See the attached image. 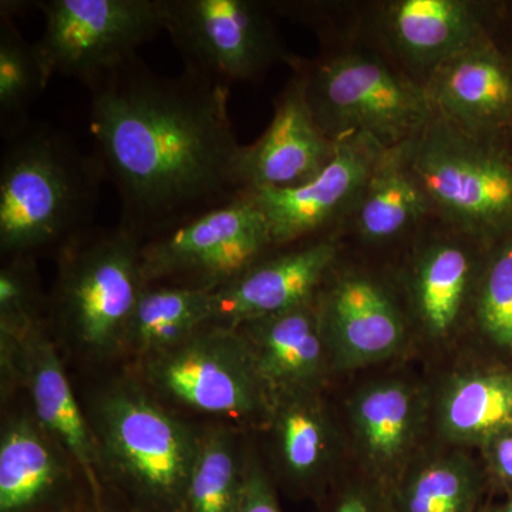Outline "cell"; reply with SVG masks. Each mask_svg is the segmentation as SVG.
I'll return each instance as SVG.
<instances>
[{
    "mask_svg": "<svg viewBox=\"0 0 512 512\" xmlns=\"http://www.w3.org/2000/svg\"><path fill=\"white\" fill-rule=\"evenodd\" d=\"M36 420H10L0 437V512H49L67 500L69 470ZM60 450V448H59Z\"/></svg>",
    "mask_w": 512,
    "mask_h": 512,
    "instance_id": "19",
    "label": "cell"
},
{
    "mask_svg": "<svg viewBox=\"0 0 512 512\" xmlns=\"http://www.w3.org/2000/svg\"><path fill=\"white\" fill-rule=\"evenodd\" d=\"M140 363L148 392L167 402L237 423H268L271 394L234 328L210 323Z\"/></svg>",
    "mask_w": 512,
    "mask_h": 512,
    "instance_id": "5",
    "label": "cell"
},
{
    "mask_svg": "<svg viewBox=\"0 0 512 512\" xmlns=\"http://www.w3.org/2000/svg\"><path fill=\"white\" fill-rule=\"evenodd\" d=\"M49 512H82V510H80V503H77L70 505V507L59 508V510Z\"/></svg>",
    "mask_w": 512,
    "mask_h": 512,
    "instance_id": "36",
    "label": "cell"
},
{
    "mask_svg": "<svg viewBox=\"0 0 512 512\" xmlns=\"http://www.w3.org/2000/svg\"><path fill=\"white\" fill-rule=\"evenodd\" d=\"M407 161L431 204L474 234L512 224V163L444 119L414 137Z\"/></svg>",
    "mask_w": 512,
    "mask_h": 512,
    "instance_id": "7",
    "label": "cell"
},
{
    "mask_svg": "<svg viewBox=\"0 0 512 512\" xmlns=\"http://www.w3.org/2000/svg\"><path fill=\"white\" fill-rule=\"evenodd\" d=\"M338 249L318 241L265 255L238 278L212 292V322L234 326L296 308L315 298Z\"/></svg>",
    "mask_w": 512,
    "mask_h": 512,
    "instance_id": "16",
    "label": "cell"
},
{
    "mask_svg": "<svg viewBox=\"0 0 512 512\" xmlns=\"http://www.w3.org/2000/svg\"><path fill=\"white\" fill-rule=\"evenodd\" d=\"M477 318L484 335L495 346L512 350V238L488 268Z\"/></svg>",
    "mask_w": 512,
    "mask_h": 512,
    "instance_id": "30",
    "label": "cell"
},
{
    "mask_svg": "<svg viewBox=\"0 0 512 512\" xmlns=\"http://www.w3.org/2000/svg\"><path fill=\"white\" fill-rule=\"evenodd\" d=\"M384 148L363 136L336 140L332 160L312 180L286 190L249 192L275 247L312 237L360 198Z\"/></svg>",
    "mask_w": 512,
    "mask_h": 512,
    "instance_id": "11",
    "label": "cell"
},
{
    "mask_svg": "<svg viewBox=\"0 0 512 512\" xmlns=\"http://www.w3.org/2000/svg\"><path fill=\"white\" fill-rule=\"evenodd\" d=\"M234 329L247 345L272 402L281 394L319 390L333 367L316 296Z\"/></svg>",
    "mask_w": 512,
    "mask_h": 512,
    "instance_id": "14",
    "label": "cell"
},
{
    "mask_svg": "<svg viewBox=\"0 0 512 512\" xmlns=\"http://www.w3.org/2000/svg\"><path fill=\"white\" fill-rule=\"evenodd\" d=\"M247 471L248 460L234 431L201 434L183 512H238Z\"/></svg>",
    "mask_w": 512,
    "mask_h": 512,
    "instance_id": "27",
    "label": "cell"
},
{
    "mask_svg": "<svg viewBox=\"0 0 512 512\" xmlns=\"http://www.w3.org/2000/svg\"><path fill=\"white\" fill-rule=\"evenodd\" d=\"M266 426L271 430L282 480L299 497L322 500L328 494L338 431L319 390L276 396Z\"/></svg>",
    "mask_w": 512,
    "mask_h": 512,
    "instance_id": "18",
    "label": "cell"
},
{
    "mask_svg": "<svg viewBox=\"0 0 512 512\" xmlns=\"http://www.w3.org/2000/svg\"><path fill=\"white\" fill-rule=\"evenodd\" d=\"M348 409L370 480L389 490L406 470L419 437L424 417L420 394L402 380H379L357 390Z\"/></svg>",
    "mask_w": 512,
    "mask_h": 512,
    "instance_id": "17",
    "label": "cell"
},
{
    "mask_svg": "<svg viewBox=\"0 0 512 512\" xmlns=\"http://www.w3.org/2000/svg\"><path fill=\"white\" fill-rule=\"evenodd\" d=\"M50 80L35 43L22 36L12 16L0 15V134L3 140L32 126L30 110Z\"/></svg>",
    "mask_w": 512,
    "mask_h": 512,
    "instance_id": "28",
    "label": "cell"
},
{
    "mask_svg": "<svg viewBox=\"0 0 512 512\" xmlns=\"http://www.w3.org/2000/svg\"><path fill=\"white\" fill-rule=\"evenodd\" d=\"M15 338L18 380L28 387L37 424L77 464L87 494L99 497L106 491L99 446L45 326L39 323Z\"/></svg>",
    "mask_w": 512,
    "mask_h": 512,
    "instance_id": "12",
    "label": "cell"
},
{
    "mask_svg": "<svg viewBox=\"0 0 512 512\" xmlns=\"http://www.w3.org/2000/svg\"><path fill=\"white\" fill-rule=\"evenodd\" d=\"M323 512H394L389 493L375 481H350L322 498Z\"/></svg>",
    "mask_w": 512,
    "mask_h": 512,
    "instance_id": "31",
    "label": "cell"
},
{
    "mask_svg": "<svg viewBox=\"0 0 512 512\" xmlns=\"http://www.w3.org/2000/svg\"><path fill=\"white\" fill-rule=\"evenodd\" d=\"M104 174L69 134L36 124L5 141L0 163V251L56 255L92 229Z\"/></svg>",
    "mask_w": 512,
    "mask_h": 512,
    "instance_id": "2",
    "label": "cell"
},
{
    "mask_svg": "<svg viewBox=\"0 0 512 512\" xmlns=\"http://www.w3.org/2000/svg\"><path fill=\"white\" fill-rule=\"evenodd\" d=\"M238 512H282L274 485L255 458H248L247 483Z\"/></svg>",
    "mask_w": 512,
    "mask_h": 512,
    "instance_id": "32",
    "label": "cell"
},
{
    "mask_svg": "<svg viewBox=\"0 0 512 512\" xmlns=\"http://www.w3.org/2000/svg\"><path fill=\"white\" fill-rule=\"evenodd\" d=\"M397 46L407 59L434 70L477 45V23L458 0H402L390 12Z\"/></svg>",
    "mask_w": 512,
    "mask_h": 512,
    "instance_id": "22",
    "label": "cell"
},
{
    "mask_svg": "<svg viewBox=\"0 0 512 512\" xmlns=\"http://www.w3.org/2000/svg\"><path fill=\"white\" fill-rule=\"evenodd\" d=\"M93 156L120 201L121 228L147 241L247 195L229 87L140 57L87 84Z\"/></svg>",
    "mask_w": 512,
    "mask_h": 512,
    "instance_id": "1",
    "label": "cell"
},
{
    "mask_svg": "<svg viewBox=\"0 0 512 512\" xmlns=\"http://www.w3.org/2000/svg\"><path fill=\"white\" fill-rule=\"evenodd\" d=\"M480 512H512V493L504 503L493 505V507H483Z\"/></svg>",
    "mask_w": 512,
    "mask_h": 512,
    "instance_id": "35",
    "label": "cell"
},
{
    "mask_svg": "<svg viewBox=\"0 0 512 512\" xmlns=\"http://www.w3.org/2000/svg\"><path fill=\"white\" fill-rule=\"evenodd\" d=\"M104 485L137 512H183L201 434L134 383H116L93 406Z\"/></svg>",
    "mask_w": 512,
    "mask_h": 512,
    "instance_id": "3",
    "label": "cell"
},
{
    "mask_svg": "<svg viewBox=\"0 0 512 512\" xmlns=\"http://www.w3.org/2000/svg\"><path fill=\"white\" fill-rule=\"evenodd\" d=\"M212 322V292L147 285L124 338L123 350L141 359L183 342Z\"/></svg>",
    "mask_w": 512,
    "mask_h": 512,
    "instance_id": "23",
    "label": "cell"
},
{
    "mask_svg": "<svg viewBox=\"0 0 512 512\" xmlns=\"http://www.w3.org/2000/svg\"><path fill=\"white\" fill-rule=\"evenodd\" d=\"M429 93L441 116L464 131L512 117V70L478 43L434 70Z\"/></svg>",
    "mask_w": 512,
    "mask_h": 512,
    "instance_id": "20",
    "label": "cell"
},
{
    "mask_svg": "<svg viewBox=\"0 0 512 512\" xmlns=\"http://www.w3.org/2000/svg\"><path fill=\"white\" fill-rule=\"evenodd\" d=\"M43 305L35 259L9 258L0 269V333L22 336L43 323Z\"/></svg>",
    "mask_w": 512,
    "mask_h": 512,
    "instance_id": "29",
    "label": "cell"
},
{
    "mask_svg": "<svg viewBox=\"0 0 512 512\" xmlns=\"http://www.w3.org/2000/svg\"><path fill=\"white\" fill-rule=\"evenodd\" d=\"M470 278V256L457 245H436L420 259L414 278V306L421 326L433 338H444L456 328Z\"/></svg>",
    "mask_w": 512,
    "mask_h": 512,
    "instance_id": "26",
    "label": "cell"
},
{
    "mask_svg": "<svg viewBox=\"0 0 512 512\" xmlns=\"http://www.w3.org/2000/svg\"><path fill=\"white\" fill-rule=\"evenodd\" d=\"M490 470L500 487H512V427L491 441L487 447Z\"/></svg>",
    "mask_w": 512,
    "mask_h": 512,
    "instance_id": "33",
    "label": "cell"
},
{
    "mask_svg": "<svg viewBox=\"0 0 512 512\" xmlns=\"http://www.w3.org/2000/svg\"><path fill=\"white\" fill-rule=\"evenodd\" d=\"M333 369H357L389 359L402 348V313L382 286L360 275L339 278L316 295Z\"/></svg>",
    "mask_w": 512,
    "mask_h": 512,
    "instance_id": "15",
    "label": "cell"
},
{
    "mask_svg": "<svg viewBox=\"0 0 512 512\" xmlns=\"http://www.w3.org/2000/svg\"><path fill=\"white\" fill-rule=\"evenodd\" d=\"M143 239L120 225L92 228L57 254L52 315L76 348L96 357L123 350L128 323L146 288Z\"/></svg>",
    "mask_w": 512,
    "mask_h": 512,
    "instance_id": "4",
    "label": "cell"
},
{
    "mask_svg": "<svg viewBox=\"0 0 512 512\" xmlns=\"http://www.w3.org/2000/svg\"><path fill=\"white\" fill-rule=\"evenodd\" d=\"M268 222L249 195L147 239L141 247L146 285L215 292L274 248Z\"/></svg>",
    "mask_w": 512,
    "mask_h": 512,
    "instance_id": "9",
    "label": "cell"
},
{
    "mask_svg": "<svg viewBox=\"0 0 512 512\" xmlns=\"http://www.w3.org/2000/svg\"><path fill=\"white\" fill-rule=\"evenodd\" d=\"M437 421L451 444L487 447L512 427V372L453 377L441 394Z\"/></svg>",
    "mask_w": 512,
    "mask_h": 512,
    "instance_id": "21",
    "label": "cell"
},
{
    "mask_svg": "<svg viewBox=\"0 0 512 512\" xmlns=\"http://www.w3.org/2000/svg\"><path fill=\"white\" fill-rule=\"evenodd\" d=\"M305 82L313 116L335 141L363 136L390 150L416 137L436 109L429 92L369 56L333 57Z\"/></svg>",
    "mask_w": 512,
    "mask_h": 512,
    "instance_id": "6",
    "label": "cell"
},
{
    "mask_svg": "<svg viewBox=\"0 0 512 512\" xmlns=\"http://www.w3.org/2000/svg\"><path fill=\"white\" fill-rule=\"evenodd\" d=\"M45 30L37 56L52 79L74 77L87 86L137 57L165 30V0H42Z\"/></svg>",
    "mask_w": 512,
    "mask_h": 512,
    "instance_id": "8",
    "label": "cell"
},
{
    "mask_svg": "<svg viewBox=\"0 0 512 512\" xmlns=\"http://www.w3.org/2000/svg\"><path fill=\"white\" fill-rule=\"evenodd\" d=\"M359 200L357 225L370 241L396 237L430 204L399 147L383 151Z\"/></svg>",
    "mask_w": 512,
    "mask_h": 512,
    "instance_id": "25",
    "label": "cell"
},
{
    "mask_svg": "<svg viewBox=\"0 0 512 512\" xmlns=\"http://www.w3.org/2000/svg\"><path fill=\"white\" fill-rule=\"evenodd\" d=\"M335 150L336 141L313 116L305 76L293 79L279 96L265 133L244 148L242 177L247 192L298 187L316 177Z\"/></svg>",
    "mask_w": 512,
    "mask_h": 512,
    "instance_id": "13",
    "label": "cell"
},
{
    "mask_svg": "<svg viewBox=\"0 0 512 512\" xmlns=\"http://www.w3.org/2000/svg\"><path fill=\"white\" fill-rule=\"evenodd\" d=\"M165 32L184 72L229 87L258 79L285 52L261 3L165 0Z\"/></svg>",
    "mask_w": 512,
    "mask_h": 512,
    "instance_id": "10",
    "label": "cell"
},
{
    "mask_svg": "<svg viewBox=\"0 0 512 512\" xmlns=\"http://www.w3.org/2000/svg\"><path fill=\"white\" fill-rule=\"evenodd\" d=\"M87 501L80 503L82 512H137L106 487L99 497L87 494Z\"/></svg>",
    "mask_w": 512,
    "mask_h": 512,
    "instance_id": "34",
    "label": "cell"
},
{
    "mask_svg": "<svg viewBox=\"0 0 512 512\" xmlns=\"http://www.w3.org/2000/svg\"><path fill=\"white\" fill-rule=\"evenodd\" d=\"M394 512H480L485 478L466 454L409 466L387 490Z\"/></svg>",
    "mask_w": 512,
    "mask_h": 512,
    "instance_id": "24",
    "label": "cell"
}]
</instances>
